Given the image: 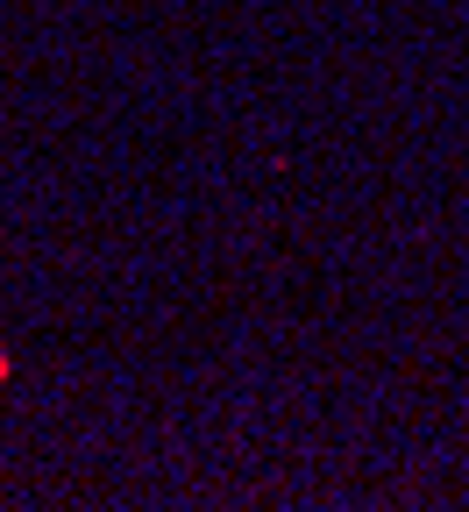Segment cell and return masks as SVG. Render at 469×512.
<instances>
[{"label": "cell", "instance_id": "cell-1", "mask_svg": "<svg viewBox=\"0 0 469 512\" xmlns=\"http://www.w3.org/2000/svg\"><path fill=\"white\" fill-rule=\"evenodd\" d=\"M0 377H8V356H0Z\"/></svg>", "mask_w": 469, "mask_h": 512}]
</instances>
